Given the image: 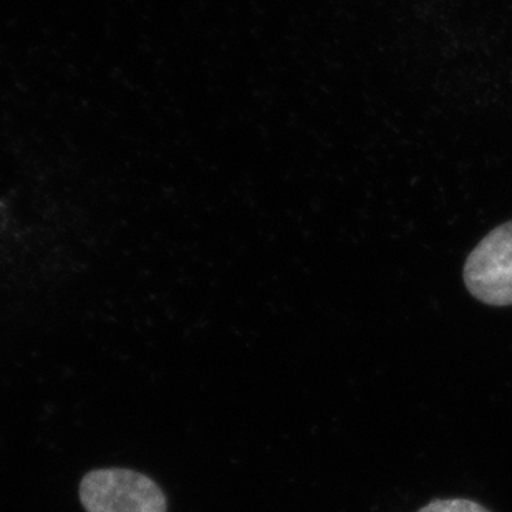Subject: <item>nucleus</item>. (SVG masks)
<instances>
[{
    "instance_id": "1",
    "label": "nucleus",
    "mask_w": 512,
    "mask_h": 512,
    "mask_svg": "<svg viewBox=\"0 0 512 512\" xmlns=\"http://www.w3.org/2000/svg\"><path fill=\"white\" fill-rule=\"evenodd\" d=\"M87 512H166V496L145 474L130 469H97L80 484Z\"/></svg>"
},
{
    "instance_id": "2",
    "label": "nucleus",
    "mask_w": 512,
    "mask_h": 512,
    "mask_svg": "<svg viewBox=\"0 0 512 512\" xmlns=\"http://www.w3.org/2000/svg\"><path fill=\"white\" fill-rule=\"evenodd\" d=\"M464 284L484 304L512 305V221L489 232L469 254Z\"/></svg>"
},
{
    "instance_id": "3",
    "label": "nucleus",
    "mask_w": 512,
    "mask_h": 512,
    "mask_svg": "<svg viewBox=\"0 0 512 512\" xmlns=\"http://www.w3.org/2000/svg\"><path fill=\"white\" fill-rule=\"evenodd\" d=\"M418 512H489L469 499H436Z\"/></svg>"
}]
</instances>
